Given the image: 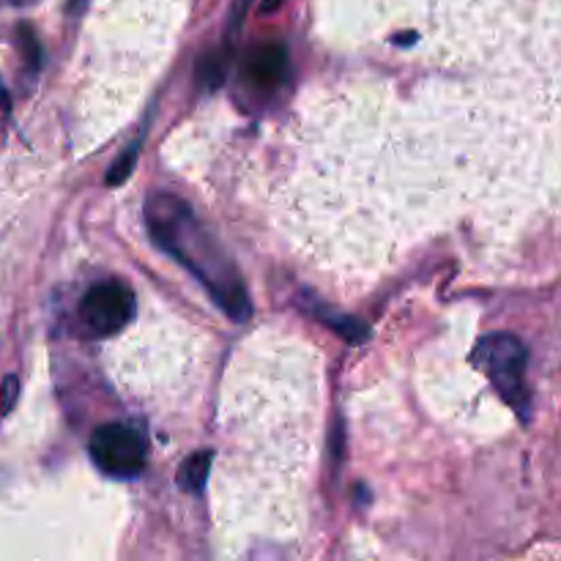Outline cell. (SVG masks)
Instances as JSON below:
<instances>
[{
  "mask_svg": "<svg viewBox=\"0 0 561 561\" xmlns=\"http://www.w3.org/2000/svg\"><path fill=\"white\" fill-rule=\"evenodd\" d=\"M20 45H23V56H25V61H28V67L39 69L42 67V47L28 25H20Z\"/></svg>",
  "mask_w": 561,
  "mask_h": 561,
  "instance_id": "obj_9",
  "label": "cell"
},
{
  "mask_svg": "<svg viewBox=\"0 0 561 561\" xmlns=\"http://www.w3.org/2000/svg\"><path fill=\"white\" fill-rule=\"evenodd\" d=\"M280 3H282V0H266V3H264V12H274V9L280 7Z\"/></svg>",
  "mask_w": 561,
  "mask_h": 561,
  "instance_id": "obj_13",
  "label": "cell"
},
{
  "mask_svg": "<svg viewBox=\"0 0 561 561\" xmlns=\"http://www.w3.org/2000/svg\"><path fill=\"white\" fill-rule=\"evenodd\" d=\"M17 395H20V381L14 378V375H9V378L3 381V395H0V408H3V413L12 411L14 402H17Z\"/></svg>",
  "mask_w": 561,
  "mask_h": 561,
  "instance_id": "obj_10",
  "label": "cell"
},
{
  "mask_svg": "<svg viewBox=\"0 0 561 561\" xmlns=\"http://www.w3.org/2000/svg\"><path fill=\"white\" fill-rule=\"evenodd\" d=\"M244 80L255 91H280L291 80V58L280 42L253 47L244 61Z\"/></svg>",
  "mask_w": 561,
  "mask_h": 561,
  "instance_id": "obj_5",
  "label": "cell"
},
{
  "mask_svg": "<svg viewBox=\"0 0 561 561\" xmlns=\"http://www.w3.org/2000/svg\"><path fill=\"white\" fill-rule=\"evenodd\" d=\"M138 154H140V145H132V149H129L127 154H124L121 160L113 165V171L107 173V184H110V187H118V184H124L129 176H132L135 162H138Z\"/></svg>",
  "mask_w": 561,
  "mask_h": 561,
  "instance_id": "obj_8",
  "label": "cell"
},
{
  "mask_svg": "<svg viewBox=\"0 0 561 561\" xmlns=\"http://www.w3.org/2000/svg\"><path fill=\"white\" fill-rule=\"evenodd\" d=\"M135 318V293L124 282L110 280L91 288L80 302V320L96 337L118 335Z\"/></svg>",
  "mask_w": 561,
  "mask_h": 561,
  "instance_id": "obj_4",
  "label": "cell"
},
{
  "mask_svg": "<svg viewBox=\"0 0 561 561\" xmlns=\"http://www.w3.org/2000/svg\"><path fill=\"white\" fill-rule=\"evenodd\" d=\"M315 315H318L320 320H324L326 326H331V329L337 331V335L342 337V340H348L351 346H362L364 340L370 337V329L362 324V320L351 318V315H340V313H331V309H324L318 307L315 309Z\"/></svg>",
  "mask_w": 561,
  "mask_h": 561,
  "instance_id": "obj_7",
  "label": "cell"
},
{
  "mask_svg": "<svg viewBox=\"0 0 561 561\" xmlns=\"http://www.w3.org/2000/svg\"><path fill=\"white\" fill-rule=\"evenodd\" d=\"M91 457L107 477L129 479L138 477L149 463V444L138 428L124 422L102 424L91 435Z\"/></svg>",
  "mask_w": 561,
  "mask_h": 561,
  "instance_id": "obj_3",
  "label": "cell"
},
{
  "mask_svg": "<svg viewBox=\"0 0 561 561\" xmlns=\"http://www.w3.org/2000/svg\"><path fill=\"white\" fill-rule=\"evenodd\" d=\"M474 362L488 375L501 400L515 408L517 417L528 419L531 397L526 386V346L515 335H488L474 348Z\"/></svg>",
  "mask_w": 561,
  "mask_h": 561,
  "instance_id": "obj_2",
  "label": "cell"
},
{
  "mask_svg": "<svg viewBox=\"0 0 561 561\" xmlns=\"http://www.w3.org/2000/svg\"><path fill=\"white\" fill-rule=\"evenodd\" d=\"M211 463H214V452L211 449H200L189 455L178 468V488L187 490V493H200L209 482Z\"/></svg>",
  "mask_w": 561,
  "mask_h": 561,
  "instance_id": "obj_6",
  "label": "cell"
},
{
  "mask_svg": "<svg viewBox=\"0 0 561 561\" xmlns=\"http://www.w3.org/2000/svg\"><path fill=\"white\" fill-rule=\"evenodd\" d=\"M249 3H253V0H236V3H233L231 23H227V39H233V36H236V31H242L244 14H247Z\"/></svg>",
  "mask_w": 561,
  "mask_h": 561,
  "instance_id": "obj_11",
  "label": "cell"
},
{
  "mask_svg": "<svg viewBox=\"0 0 561 561\" xmlns=\"http://www.w3.org/2000/svg\"><path fill=\"white\" fill-rule=\"evenodd\" d=\"M145 222L154 242L171 253L233 320L242 324L253 315V304L236 264L222 249L220 238L195 217V211L182 198L171 192L151 195L145 203Z\"/></svg>",
  "mask_w": 561,
  "mask_h": 561,
  "instance_id": "obj_1",
  "label": "cell"
},
{
  "mask_svg": "<svg viewBox=\"0 0 561 561\" xmlns=\"http://www.w3.org/2000/svg\"><path fill=\"white\" fill-rule=\"evenodd\" d=\"M89 3H91V0H67L69 17H80V14H83L85 9H89Z\"/></svg>",
  "mask_w": 561,
  "mask_h": 561,
  "instance_id": "obj_12",
  "label": "cell"
}]
</instances>
